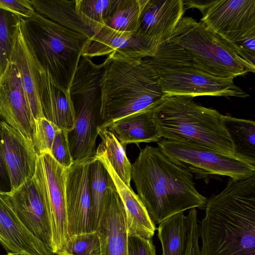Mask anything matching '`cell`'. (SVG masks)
Instances as JSON below:
<instances>
[{
    "instance_id": "obj_7",
    "label": "cell",
    "mask_w": 255,
    "mask_h": 255,
    "mask_svg": "<svg viewBox=\"0 0 255 255\" xmlns=\"http://www.w3.org/2000/svg\"><path fill=\"white\" fill-rule=\"evenodd\" d=\"M169 41L185 49L194 66L209 75L234 78L255 73V67L240 56L233 44L191 17L181 19Z\"/></svg>"
},
{
    "instance_id": "obj_24",
    "label": "cell",
    "mask_w": 255,
    "mask_h": 255,
    "mask_svg": "<svg viewBox=\"0 0 255 255\" xmlns=\"http://www.w3.org/2000/svg\"><path fill=\"white\" fill-rule=\"evenodd\" d=\"M35 11L72 31L92 37L94 32L81 20L76 11V0H29Z\"/></svg>"
},
{
    "instance_id": "obj_1",
    "label": "cell",
    "mask_w": 255,
    "mask_h": 255,
    "mask_svg": "<svg viewBox=\"0 0 255 255\" xmlns=\"http://www.w3.org/2000/svg\"><path fill=\"white\" fill-rule=\"evenodd\" d=\"M205 209L199 229L201 255H255V175L230 178Z\"/></svg>"
},
{
    "instance_id": "obj_34",
    "label": "cell",
    "mask_w": 255,
    "mask_h": 255,
    "mask_svg": "<svg viewBox=\"0 0 255 255\" xmlns=\"http://www.w3.org/2000/svg\"><path fill=\"white\" fill-rule=\"evenodd\" d=\"M68 133L67 131L59 129L56 133L50 150V153L54 159L67 168L73 164L68 142Z\"/></svg>"
},
{
    "instance_id": "obj_20",
    "label": "cell",
    "mask_w": 255,
    "mask_h": 255,
    "mask_svg": "<svg viewBox=\"0 0 255 255\" xmlns=\"http://www.w3.org/2000/svg\"><path fill=\"white\" fill-rule=\"evenodd\" d=\"M95 157L107 169L123 203L128 236L152 239L156 228L138 195L120 178L102 153L96 151Z\"/></svg>"
},
{
    "instance_id": "obj_12",
    "label": "cell",
    "mask_w": 255,
    "mask_h": 255,
    "mask_svg": "<svg viewBox=\"0 0 255 255\" xmlns=\"http://www.w3.org/2000/svg\"><path fill=\"white\" fill-rule=\"evenodd\" d=\"M44 169L46 193L54 254L60 253L69 239L66 202L67 168L59 164L50 152L40 154Z\"/></svg>"
},
{
    "instance_id": "obj_32",
    "label": "cell",
    "mask_w": 255,
    "mask_h": 255,
    "mask_svg": "<svg viewBox=\"0 0 255 255\" xmlns=\"http://www.w3.org/2000/svg\"><path fill=\"white\" fill-rule=\"evenodd\" d=\"M59 255H101L100 238L96 231L69 237Z\"/></svg>"
},
{
    "instance_id": "obj_41",
    "label": "cell",
    "mask_w": 255,
    "mask_h": 255,
    "mask_svg": "<svg viewBox=\"0 0 255 255\" xmlns=\"http://www.w3.org/2000/svg\"></svg>"
},
{
    "instance_id": "obj_11",
    "label": "cell",
    "mask_w": 255,
    "mask_h": 255,
    "mask_svg": "<svg viewBox=\"0 0 255 255\" xmlns=\"http://www.w3.org/2000/svg\"><path fill=\"white\" fill-rule=\"evenodd\" d=\"M201 21L232 44L255 35V0H207Z\"/></svg>"
},
{
    "instance_id": "obj_4",
    "label": "cell",
    "mask_w": 255,
    "mask_h": 255,
    "mask_svg": "<svg viewBox=\"0 0 255 255\" xmlns=\"http://www.w3.org/2000/svg\"><path fill=\"white\" fill-rule=\"evenodd\" d=\"M152 113L163 138L236 157L223 123V115L216 110L196 104L192 97L167 96L153 109Z\"/></svg>"
},
{
    "instance_id": "obj_27",
    "label": "cell",
    "mask_w": 255,
    "mask_h": 255,
    "mask_svg": "<svg viewBox=\"0 0 255 255\" xmlns=\"http://www.w3.org/2000/svg\"><path fill=\"white\" fill-rule=\"evenodd\" d=\"M98 134L101 140L96 150L106 156L120 178L130 187L131 164L126 154V146L103 125L98 127Z\"/></svg>"
},
{
    "instance_id": "obj_23",
    "label": "cell",
    "mask_w": 255,
    "mask_h": 255,
    "mask_svg": "<svg viewBox=\"0 0 255 255\" xmlns=\"http://www.w3.org/2000/svg\"><path fill=\"white\" fill-rule=\"evenodd\" d=\"M10 62L17 68L35 120L44 118L38 91V65L28 48L19 28L15 38Z\"/></svg>"
},
{
    "instance_id": "obj_22",
    "label": "cell",
    "mask_w": 255,
    "mask_h": 255,
    "mask_svg": "<svg viewBox=\"0 0 255 255\" xmlns=\"http://www.w3.org/2000/svg\"><path fill=\"white\" fill-rule=\"evenodd\" d=\"M153 108L145 109L102 125L126 146L128 143L157 142L163 138L153 116Z\"/></svg>"
},
{
    "instance_id": "obj_25",
    "label": "cell",
    "mask_w": 255,
    "mask_h": 255,
    "mask_svg": "<svg viewBox=\"0 0 255 255\" xmlns=\"http://www.w3.org/2000/svg\"><path fill=\"white\" fill-rule=\"evenodd\" d=\"M190 230V217L183 212L175 214L159 224L157 236L161 243V255H185Z\"/></svg>"
},
{
    "instance_id": "obj_33",
    "label": "cell",
    "mask_w": 255,
    "mask_h": 255,
    "mask_svg": "<svg viewBox=\"0 0 255 255\" xmlns=\"http://www.w3.org/2000/svg\"><path fill=\"white\" fill-rule=\"evenodd\" d=\"M59 128L45 118L35 120L32 142L38 155L50 152L56 132Z\"/></svg>"
},
{
    "instance_id": "obj_38",
    "label": "cell",
    "mask_w": 255,
    "mask_h": 255,
    "mask_svg": "<svg viewBox=\"0 0 255 255\" xmlns=\"http://www.w3.org/2000/svg\"><path fill=\"white\" fill-rule=\"evenodd\" d=\"M10 190V181L5 164L1 145V126L0 124V191L8 192Z\"/></svg>"
},
{
    "instance_id": "obj_30",
    "label": "cell",
    "mask_w": 255,
    "mask_h": 255,
    "mask_svg": "<svg viewBox=\"0 0 255 255\" xmlns=\"http://www.w3.org/2000/svg\"><path fill=\"white\" fill-rule=\"evenodd\" d=\"M118 0H76V11L82 21L94 33L105 25Z\"/></svg>"
},
{
    "instance_id": "obj_19",
    "label": "cell",
    "mask_w": 255,
    "mask_h": 255,
    "mask_svg": "<svg viewBox=\"0 0 255 255\" xmlns=\"http://www.w3.org/2000/svg\"><path fill=\"white\" fill-rule=\"evenodd\" d=\"M37 65L38 91L43 116L59 129L69 133L74 128L75 120L70 90L57 84L48 72Z\"/></svg>"
},
{
    "instance_id": "obj_37",
    "label": "cell",
    "mask_w": 255,
    "mask_h": 255,
    "mask_svg": "<svg viewBox=\"0 0 255 255\" xmlns=\"http://www.w3.org/2000/svg\"><path fill=\"white\" fill-rule=\"evenodd\" d=\"M197 210H190L188 215L190 221V230L189 242L185 255H201L199 246V225L197 222Z\"/></svg>"
},
{
    "instance_id": "obj_31",
    "label": "cell",
    "mask_w": 255,
    "mask_h": 255,
    "mask_svg": "<svg viewBox=\"0 0 255 255\" xmlns=\"http://www.w3.org/2000/svg\"><path fill=\"white\" fill-rule=\"evenodd\" d=\"M20 18L0 8V76L10 62Z\"/></svg>"
},
{
    "instance_id": "obj_17",
    "label": "cell",
    "mask_w": 255,
    "mask_h": 255,
    "mask_svg": "<svg viewBox=\"0 0 255 255\" xmlns=\"http://www.w3.org/2000/svg\"><path fill=\"white\" fill-rule=\"evenodd\" d=\"M184 12L183 0H146L136 33L158 48L170 40Z\"/></svg>"
},
{
    "instance_id": "obj_40",
    "label": "cell",
    "mask_w": 255,
    "mask_h": 255,
    "mask_svg": "<svg viewBox=\"0 0 255 255\" xmlns=\"http://www.w3.org/2000/svg\"><path fill=\"white\" fill-rule=\"evenodd\" d=\"M53 255H58V254H54Z\"/></svg>"
},
{
    "instance_id": "obj_8",
    "label": "cell",
    "mask_w": 255,
    "mask_h": 255,
    "mask_svg": "<svg viewBox=\"0 0 255 255\" xmlns=\"http://www.w3.org/2000/svg\"><path fill=\"white\" fill-rule=\"evenodd\" d=\"M99 81L95 74L82 73L74 77L70 87L75 120L68 139L73 163L87 160L96 153L98 128L102 124Z\"/></svg>"
},
{
    "instance_id": "obj_2",
    "label": "cell",
    "mask_w": 255,
    "mask_h": 255,
    "mask_svg": "<svg viewBox=\"0 0 255 255\" xmlns=\"http://www.w3.org/2000/svg\"><path fill=\"white\" fill-rule=\"evenodd\" d=\"M137 195L155 225L193 208L205 209L207 198L192 174L171 161L157 147L146 146L131 164Z\"/></svg>"
},
{
    "instance_id": "obj_10",
    "label": "cell",
    "mask_w": 255,
    "mask_h": 255,
    "mask_svg": "<svg viewBox=\"0 0 255 255\" xmlns=\"http://www.w3.org/2000/svg\"><path fill=\"white\" fill-rule=\"evenodd\" d=\"M0 196L28 231L51 248V228L40 155L33 176L16 189L0 191Z\"/></svg>"
},
{
    "instance_id": "obj_16",
    "label": "cell",
    "mask_w": 255,
    "mask_h": 255,
    "mask_svg": "<svg viewBox=\"0 0 255 255\" xmlns=\"http://www.w3.org/2000/svg\"><path fill=\"white\" fill-rule=\"evenodd\" d=\"M0 124L3 157L13 190L33 176L39 155L33 142L19 131L3 121Z\"/></svg>"
},
{
    "instance_id": "obj_5",
    "label": "cell",
    "mask_w": 255,
    "mask_h": 255,
    "mask_svg": "<svg viewBox=\"0 0 255 255\" xmlns=\"http://www.w3.org/2000/svg\"><path fill=\"white\" fill-rule=\"evenodd\" d=\"M20 29L37 63L69 90L89 38L35 12L20 18Z\"/></svg>"
},
{
    "instance_id": "obj_18",
    "label": "cell",
    "mask_w": 255,
    "mask_h": 255,
    "mask_svg": "<svg viewBox=\"0 0 255 255\" xmlns=\"http://www.w3.org/2000/svg\"><path fill=\"white\" fill-rule=\"evenodd\" d=\"M157 49L136 33L120 32L103 25L88 39L82 56L90 58L115 52L145 58L152 56Z\"/></svg>"
},
{
    "instance_id": "obj_26",
    "label": "cell",
    "mask_w": 255,
    "mask_h": 255,
    "mask_svg": "<svg viewBox=\"0 0 255 255\" xmlns=\"http://www.w3.org/2000/svg\"><path fill=\"white\" fill-rule=\"evenodd\" d=\"M222 121L232 140L236 157L255 166V122L228 115H223Z\"/></svg>"
},
{
    "instance_id": "obj_15",
    "label": "cell",
    "mask_w": 255,
    "mask_h": 255,
    "mask_svg": "<svg viewBox=\"0 0 255 255\" xmlns=\"http://www.w3.org/2000/svg\"><path fill=\"white\" fill-rule=\"evenodd\" d=\"M95 231L100 238L101 255H128L125 209L110 176Z\"/></svg>"
},
{
    "instance_id": "obj_3",
    "label": "cell",
    "mask_w": 255,
    "mask_h": 255,
    "mask_svg": "<svg viewBox=\"0 0 255 255\" xmlns=\"http://www.w3.org/2000/svg\"><path fill=\"white\" fill-rule=\"evenodd\" d=\"M106 60L99 81L102 124L153 108L167 96L147 57L113 52Z\"/></svg>"
},
{
    "instance_id": "obj_35",
    "label": "cell",
    "mask_w": 255,
    "mask_h": 255,
    "mask_svg": "<svg viewBox=\"0 0 255 255\" xmlns=\"http://www.w3.org/2000/svg\"><path fill=\"white\" fill-rule=\"evenodd\" d=\"M128 255H156L152 239L128 236Z\"/></svg>"
},
{
    "instance_id": "obj_21",
    "label": "cell",
    "mask_w": 255,
    "mask_h": 255,
    "mask_svg": "<svg viewBox=\"0 0 255 255\" xmlns=\"http://www.w3.org/2000/svg\"><path fill=\"white\" fill-rule=\"evenodd\" d=\"M0 244L7 253L53 255L52 249L32 235L0 196Z\"/></svg>"
},
{
    "instance_id": "obj_29",
    "label": "cell",
    "mask_w": 255,
    "mask_h": 255,
    "mask_svg": "<svg viewBox=\"0 0 255 255\" xmlns=\"http://www.w3.org/2000/svg\"><path fill=\"white\" fill-rule=\"evenodd\" d=\"M146 0H118L105 25L122 32L136 33Z\"/></svg>"
},
{
    "instance_id": "obj_9",
    "label": "cell",
    "mask_w": 255,
    "mask_h": 255,
    "mask_svg": "<svg viewBox=\"0 0 255 255\" xmlns=\"http://www.w3.org/2000/svg\"><path fill=\"white\" fill-rule=\"evenodd\" d=\"M157 145L171 161L196 179L225 176L238 180L255 175V166L209 149L165 138L157 142Z\"/></svg>"
},
{
    "instance_id": "obj_6",
    "label": "cell",
    "mask_w": 255,
    "mask_h": 255,
    "mask_svg": "<svg viewBox=\"0 0 255 255\" xmlns=\"http://www.w3.org/2000/svg\"><path fill=\"white\" fill-rule=\"evenodd\" d=\"M146 57L157 74L163 92L167 96H249L234 83V78L215 77L200 71L187 51L170 41L160 44L152 56Z\"/></svg>"
},
{
    "instance_id": "obj_39",
    "label": "cell",
    "mask_w": 255,
    "mask_h": 255,
    "mask_svg": "<svg viewBox=\"0 0 255 255\" xmlns=\"http://www.w3.org/2000/svg\"><path fill=\"white\" fill-rule=\"evenodd\" d=\"M5 255H25L20 253H7Z\"/></svg>"
},
{
    "instance_id": "obj_36",
    "label": "cell",
    "mask_w": 255,
    "mask_h": 255,
    "mask_svg": "<svg viewBox=\"0 0 255 255\" xmlns=\"http://www.w3.org/2000/svg\"><path fill=\"white\" fill-rule=\"evenodd\" d=\"M0 8L23 18H30L36 12L29 0H0Z\"/></svg>"
},
{
    "instance_id": "obj_13",
    "label": "cell",
    "mask_w": 255,
    "mask_h": 255,
    "mask_svg": "<svg viewBox=\"0 0 255 255\" xmlns=\"http://www.w3.org/2000/svg\"><path fill=\"white\" fill-rule=\"evenodd\" d=\"M94 157L73 163L67 168L66 202L69 237L92 232L89 170Z\"/></svg>"
},
{
    "instance_id": "obj_14",
    "label": "cell",
    "mask_w": 255,
    "mask_h": 255,
    "mask_svg": "<svg viewBox=\"0 0 255 255\" xmlns=\"http://www.w3.org/2000/svg\"><path fill=\"white\" fill-rule=\"evenodd\" d=\"M0 116L32 142L35 119L18 71L11 62L0 76Z\"/></svg>"
},
{
    "instance_id": "obj_28",
    "label": "cell",
    "mask_w": 255,
    "mask_h": 255,
    "mask_svg": "<svg viewBox=\"0 0 255 255\" xmlns=\"http://www.w3.org/2000/svg\"><path fill=\"white\" fill-rule=\"evenodd\" d=\"M110 175L103 163L94 157L90 165L89 189L91 201V224L96 231L107 191Z\"/></svg>"
}]
</instances>
